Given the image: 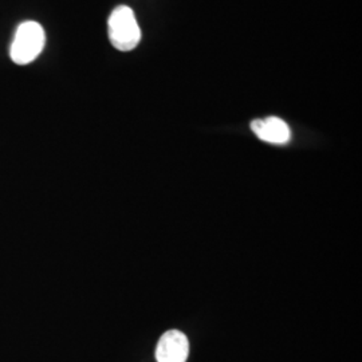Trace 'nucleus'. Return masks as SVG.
Here are the masks:
<instances>
[{
    "instance_id": "20e7f679",
    "label": "nucleus",
    "mask_w": 362,
    "mask_h": 362,
    "mask_svg": "<svg viewBox=\"0 0 362 362\" xmlns=\"http://www.w3.org/2000/svg\"><path fill=\"white\" fill-rule=\"evenodd\" d=\"M251 129L264 143L284 145L290 141L291 132L284 119L278 117H267L266 119H255L251 122Z\"/></svg>"
},
{
    "instance_id": "f03ea898",
    "label": "nucleus",
    "mask_w": 362,
    "mask_h": 362,
    "mask_svg": "<svg viewBox=\"0 0 362 362\" xmlns=\"http://www.w3.org/2000/svg\"><path fill=\"white\" fill-rule=\"evenodd\" d=\"M109 39L119 52H130L141 40V30L136 15L128 6H119L109 16Z\"/></svg>"
},
{
    "instance_id": "7ed1b4c3",
    "label": "nucleus",
    "mask_w": 362,
    "mask_h": 362,
    "mask_svg": "<svg viewBox=\"0 0 362 362\" xmlns=\"http://www.w3.org/2000/svg\"><path fill=\"white\" fill-rule=\"evenodd\" d=\"M189 353L188 338L179 330L164 333L156 349L157 362H185Z\"/></svg>"
},
{
    "instance_id": "f257e3e1",
    "label": "nucleus",
    "mask_w": 362,
    "mask_h": 362,
    "mask_svg": "<svg viewBox=\"0 0 362 362\" xmlns=\"http://www.w3.org/2000/svg\"><path fill=\"white\" fill-rule=\"evenodd\" d=\"M45 43L46 34L38 22L27 21L21 23L16 28L10 49V57L13 64L23 66L34 62L45 49Z\"/></svg>"
}]
</instances>
